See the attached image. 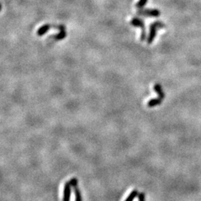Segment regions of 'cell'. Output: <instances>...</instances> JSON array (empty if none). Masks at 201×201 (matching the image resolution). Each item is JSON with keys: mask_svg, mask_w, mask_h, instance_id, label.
<instances>
[{"mask_svg": "<svg viewBox=\"0 0 201 201\" xmlns=\"http://www.w3.org/2000/svg\"><path fill=\"white\" fill-rule=\"evenodd\" d=\"M71 185L74 189L75 194V201H82V197H81V191L78 188V180L76 178H72L69 180Z\"/></svg>", "mask_w": 201, "mask_h": 201, "instance_id": "277c9868", "label": "cell"}, {"mask_svg": "<svg viewBox=\"0 0 201 201\" xmlns=\"http://www.w3.org/2000/svg\"><path fill=\"white\" fill-rule=\"evenodd\" d=\"M147 2H148V0H139L136 5V8H142L144 5H146Z\"/></svg>", "mask_w": 201, "mask_h": 201, "instance_id": "9c48e42d", "label": "cell"}, {"mask_svg": "<svg viewBox=\"0 0 201 201\" xmlns=\"http://www.w3.org/2000/svg\"><path fill=\"white\" fill-rule=\"evenodd\" d=\"M131 24L134 27H139L142 29V34H141V40H145L146 38V31H145V26H144V22L140 18L134 17L132 20L131 21Z\"/></svg>", "mask_w": 201, "mask_h": 201, "instance_id": "7a4b0ae2", "label": "cell"}, {"mask_svg": "<svg viewBox=\"0 0 201 201\" xmlns=\"http://www.w3.org/2000/svg\"><path fill=\"white\" fill-rule=\"evenodd\" d=\"M72 185H71L69 180L64 184V198L63 201H70L71 193H72Z\"/></svg>", "mask_w": 201, "mask_h": 201, "instance_id": "5b68a950", "label": "cell"}, {"mask_svg": "<svg viewBox=\"0 0 201 201\" xmlns=\"http://www.w3.org/2000/svg\"><path fill=\"white\" fill-rule=\"evenodd\" d=\"M138 15L143 17H157L160 15V11L158 9H142L138 11Z\"/></svg>", "mask_w": 201, "mask_h": 201, "instance_id": "3957f363", "label": "cell"}, {"mask_svg": "<svg viewBox=\"0 0 201 201\" xmlns=\"http://www.w3.org/2000/svg\"><path fill=\"white\" fill-rule=\"evenodd\" d=\"M138 198H139V201H145V195L144 193H139Z\"/></svg>", "mask_w": 201, "mask_h": 201, "instance_id": "30bf717a", "label": "cell"}, {"mask_svg": "<svg viewBox=\"0 0 201 201\" xmlns=\"http://www.w3.org/2000/svg\"><path fill=\"white\" fill-rule=\"evenodd\" d=\"M54 28H57L60 31L58 35H56L55 36H52V37H55V40H64L66 36V28L64 25H59V26H54Z\"/></svg>", "mask_w": 201, "mask_h": 201, "instance_id": "8992f818", "label": "cell"}, {"mask_svg": "<svg viewBox=\"0 0 201 201\" xmlns=\"http://www.w3.org/2000/svg\"><path fill=\"white\" fill-rule=\"evenodd\" d=\"M164 27H165V25L162 22H160V21H156V22H153V23H152V24L150 26V32L148 37V44H151L152 42H153V40L155 39L157 29Z\"/></svg>", "mask_w": 201, "mask_h": 201, "instance_id": "6da1fadb", "label": "cell"}, {"mask_svg": "<svg viewBox=\"0 0 201 201\" xmlns=\"http://www.w3.org/2000/svg\"><path fill=\"white\" fill-rule=\"evenodd\" d=\"M54 28V25H49V24H46L44 26H41V27L38 29L37 31V35L38 36H43L44 35L50 28Z\"/></svg>", "mask_w": 201, "mask_h": 201, "instance_id": "52a82bcc", "label": "cell"}, {"mask_svg": "<svg viewBox=\"0 0 201 201\" xmlns=\"http://www.w3.org/2000/svg\"><path fill=\"white\" fill-rule=\"evenodd\" d=\"M138 195H139V191H138V190L135 189V190L131 191V194L128 195V197L126 198V200L124 201H133L135 200V198H137Z\"/></svg>", "mask_w": 201, "mask_h": 201, "instance_id": "ba28073f", "label": "cell"}]
</instances>
